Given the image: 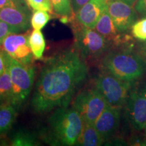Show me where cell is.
<instances>
[{"instance_id":"6da1fadb","label":"cell","mask_w":146,"mask_h":146,"mask_svg":"<svg viewBox=\"0 0 146 146\" xmlns=\"http://www.w3.org/2000/svg\"><path fill=\"white\" fill-rule=\"evenodd\" d=\"M88 68L76 50H69L49 58L42 66L31 99L36 113L43 114L67 107L86 80Z\"/></svg>"},{"instance_id":"7a4b0ae2","label":"cell","mask_w":146,"mask_h":146,"mask_svg":"<svg viewBox=\"0 0 146 146\" xmlns=\"http://www.w3.org/2000/svg\"><path fill=\"white\" fill-rule=\"evenodd\" d=\"M83 120L72 107L55 109L48 120L45 139L53 145H74L81 134Z\"/></svg>"},{"instance_id":"3957f363","label":"cell","mask_w":146,"mask_h":146,"mask_svg":"<svg viewBox=\"0 0 146 146\" xmlns=\"http://www.w3.org/2000/svg\"><path fill=\"white\" fill-rule=\"evenodd\" d=\"M104 70L123 81L131 82L141 78L146 71L145 61L130 52H112L102 61Z\"/></svg>"},{"instance_id":"277c9868","label":"cell","mask_w":146,"mask_h":146,"mask_svg":"<svg viewBox=\"0 0 146 146\" xmlns=\"http://www.w3.org/2000/svg\"><path fill=\"white\" fill-rule=\"evenodd\" d=\"M5 56L12 85L11 104L18 110L30 95L34 84L35 72L32 66L20 63L5 52Z\"/></svg>"},{"instance_id":"5b68a950","label":"cell","mask_w":146,"mask_h":146,"mask_svg":"<svg viewBox=\"0 0 146 146\" xmlns=\"http://www.w3.org/2000/svg\"><path fill=\"white\" fill-rule=\"evenodd\" d=\"M95 89L105 98L109 105L121 107L127 101L131 83L116 77L104 70L95 78Z\"/></svg>"},{"instance_id":"8992f818","label":"cell","mask_w":146,"mask_h":146,"mask_svg":"<svg viewBox=\"0 0 146 146\" xmlns=\"http://www.w3.org/2000/svg\"><path fill=\"white\" fill-rule=\"evenodd\" d=\"M74 33L76 50L83 58H98L107 50L108 39L94 29L78 23Z\"/></svg>"},{"instance_id":"52a82bcc","label":"cell","mask_w":146,"mask_h":146,"mask_svg":"<svg viewBox=\"0 0 146 146\" xmlns=\"http://www.w3.org/2000/svg\"><path fill=\"white\" fill-rule=\"evenodd\" d=\"M108 105L105 98L94 88L81 91L74 98L72 107L79 113L84 123L94 125Z\"/></svg>"},{"instance_id":"ba28073f","label":"cell","mask_w":146,"mask_h":146,"mask_svg":"<svg viewBox=\"0 0 146 146\" xmlns=\"http://www.w3.org/2000/svg\"><path fill=\"white\" fill-rule=\"evenodd\" d=\"M0 47L20 63L31 66L34 56L29 45L27 34L11 33L5 37Z\"/></svg>"},{"instance_id":"9c48e42d","label":"cell","mask_w":146,"mask_h":146,"mask_svg":"<svg viewBox=\"0 0 146 146\" xmlns=\"http://www.w3.org/2000/svg\"><path fill=\"white\" fill-rule=\"evenodd\" d=\"M127 115L135 129L141 131L146 127V85L133 91L127 99Z\"/></svg>"},{"instance_id":"30bf717a","label":"cell","mask_w":146,"mask_h":146,"mask_svg":"<svg viewBox=\"0 0 146 146\" xmlns=\"http://www.w3.org/2000/svg\"><path fill=\"white\" fill-rule=\"evenodd\" d=\"M106 9L118 32L126 31L135 23L136 12L133 6L121 0H108Z\"/></svg>"},{"instance_id":"8fae6325","label":"cell","mask_w":146,"mask_h":146,"mask_svg":"<svg viewBox=\"0 0 146 146\" xmlns=\"http://www.w3.org/2000/svg\"><path fill=\"white\" fill-rule=\"evenodd\" d=\"M31 18L30 11L27 5L7 6L0 9V21L12 27L17 33L30 28Z\"/></svg>"},{"instance_id":"7c38bea8","label":"cell","mask_w":146,"mask_h":146,"mask_svg":"<svg viewBox=\"0 0 146 146\" xmlns=\"http://www.w3.org/2000/svg\"><path fill=\"white\" fill-rule=\"evenodd\" d=\"M121 107L108 105L94 123L95 127L106 141L113 135L120 124Z\"/></svg>"},{"instance_id":"4fadbf2b","label":"cell","mask_w":146,"mask_h":146,"mask_svg":"<svg viewBox=\"0 0 146 146\" xmlns=\"http://www.w3.org/2000/svg\"><path fill=\"white\" fill-rule=\"evenodd\" d=\"M108 0H89L75 13L78 23L87 28L95 29L100 16L106 8Z\"/></svg>"},{"instance_id":"5bb4252c","label":"cell","mask_w":146,"mask_h":146,"mask_svg":"<svg viewBox=\"0 0 146 146\" xmlns=\"http://www.w3.org/2000/svg\"><path fill=\"white\" fill-rule=\"evenodd\" d=\"M105 141L102 137L94 125L84 123L81 133L76 145L82 146H100Z\"/></svg>"},{"instance_id":"9a60e30c","label":"cell","mask_w":146,"mask_h":146,"mask_svg":"<svg viewBox=\"0 0 146 146\" xmlns=\"http://www.w3.org/2000/svg\"><path fill=\"white\" fill-rule=\"evenodd\" d=\"M95 30L106 39H113L117 37L118 29L115 26L112 18L110 16L106 8L97 23Z\"/></svg>"},{"instance_id":"2e32d148","label":"cell","mask_w":146,"mask_h":146,"mask_svg":"<svg viewBox=\"0 0 146 146\" xmlns=\"http://www.w3.org/2000/svg\"><path fill=\"white\" fill-rule=\"evenodd\" d=\"M17 111L10 103L0 105V135L11 129L17 116Z\"/></svg>"},{"instance_id":"e0dca14e","label":"cell","mask_w":146,"mask_h":146,"mask_svg":"<svg viewBox=\"0 0 146 146\" xmlns=\"http://www.w3.org/2000/svg\"><path fill=\"white\" fill-rule=\"evenodd\" d=\"M29 43L35 59H41L44 53L46 43L44 36L41 31L34 29L31 33L29 35Z\"/></svg>"},{"instance_id":"ac0fdd59","label":"cell","mask_w":146,"mask_h":146,"mask_svg":"<svg viewBox=\"0 0 146 146\" xmlns=\"http://www.w3.org/2000/svg\"><path fill=\"white\" fill-rule=\"evenodd\" d=\"M12 96V85L8 68L0 75V105L10 103Z\"/></svg>"},{"instance_id":"d6986e66","label":"cell","mask_w":146,"mask_h":146,"mask_svg":"<svg viewBox=\"0 0 146 146\" xmlns=\"http://www.w3.org/2000/svg\"><path fill=\"white\" fill-rule=\"evenodd\" d=\"M36 136L26 131L20 130L13 136L12 145L14 146H33L37 145Z\"/></svg>"},{"instance_id":"ffe728a7","label":"cell","mask_w":146,"mask_h":146,"mask_svg":"<svg viewBox=\"0 0 146 146\" xmlns=\"http://www.w3.org/2000/svg\"><path fill=\"white\" fill-rule=\"evenodd\" d=\"M51 3L55 13L62 17L70 18L74 14L72 0H51Z\"/></svg>"},{"instance_id":"44dd1931","label":"cell","mask_w":146,"mask_h":146,"mask_svg":"<svg viewBox=\"0 0 146 146\" xmlns=\"http://www.w3.org/2000/svg\"><path fill=\"white\" fill-rule=\"evenodd\" d=\"M51 18L50 14L44 10H34L31 18V24L34 29L41 31L48 23Z\"/></svg>"},{"instance_id":"7402d4cb","label":"cell","mask_w":146,"mask_h":146,"mask_svg":"<svg viewBox=\"0 0 146 146\" xmlns=\"http://www.w3.org/2000/svg\"><path fill=\"white\" fill-rule=\"evenodd\" d=\"M131 31L137 39L146 41V18L133 24L131 27Z\"/></svg>"},{"instance_id":"603a6c76","label":"cell","mask_w":146,"mask_h":146,"mask_svg":"<svg viewBox=\"0 0 146 146\" xmlns=\"http://www.w3.org/2000/svg\"><path fill=\"white\" fill-rule=\"evenodd\" d=\"M28 6L33 10H44L52 13L53 8L51 0H25Z\"/></svg>"},{"instance_id":"cb8c5ba5","label":"cell","mask_w":146,"mask_h":146,"mask_svg":"<svg viewBox=\"0 0 146 146\" xmlns=\"http://www.w3.org/2000/svg\"><path fill=\"white\" fill-rule=\"evenodd\" d=\"M11 33H17L16 31L10 25L0 21V47L7 36Z\"/></svg>"},{"instance_id":"d4e9b609","label":"cell","mask_w":146,"mask_h":146,"mask_svg":"<svg viewBox=\"0 0 146 146\" xmlns=\"http://www.w3.org/2000/svg\"><path fill=\"white\" fill-rule=\"evenodd\" d=\"M26 5L25 0H0V9L7 6Z\"/></svg>"},{"instance_id":"484cf974","label":"cell","mask_w":146,"mask_h":146,"mask_svg":"<svg viewBox=\"0 0 146 146\" xmlns=\"http://www.w3.org/2000/svg\"><path fill=\"white\" fill-rule=\"evenodd\" d=\"M135 9L142 16L146 17V0H137Z\"/></svg>"},{"instance_id":"4316f807","label":"cell","mask_w":146,"mask_h":146,"mask_svg":"<svg viewBox=\"0 0 146 146\" xmlns=\"http://www.w3.org/2000/svg\"><path fill=\"white\" fill-rule=\"evenodd\" d=\"M7 68L6 59H5V52L0 50V75L5 72Z\"/></svg>"},{"instance_id":"83f0119b","label":"cell","mask_w":146,"mask_h":146,"mask_svg":"<svg viewBox=\"0 0 146 146\" xmlns=\"http://www.w3.org/2000/svg\"><path fill=\"white\" fill-rule=\"evenodd\" d=\"M89 1V0H72V8L74 14H75L80 8H81L85 3L88 2Z\"/></svg>"},{"instance_id":"f1b7e54d","label":"cell","mask_w":146,"mask_h":146,"mask_svg":"<svg viewBox=\"0 0 146 146\" xmlns=\"http://www.w3.org/2000/svg\"><path fill=\"white\" fill-rule=\"evenodd\" d=\"M121 1H123L124 2L127 3L128 4L133 6V5H134L135 3H136L137 1V0H121Z\"/></svg>"},{"instance_id":"f546056e","label":"cell","mask_w":146,"mask_h":146,"mask_svg":"<svg viewBox=\"0 0 146 146\" xmlns=\"http://www.w3.org/2000/svg\"><path fill=\"white\" fill-rule=\"evenodd\" d=\"M143 49H144V51H145V52L146 53V41H145V44L143 45Z\"/></svg>"},{"instance_id":"4dcf8cb0","label":"cell","mask_w":146,"mask_h":146,"mask_svg":"<svg viewBox=\"0 0 146 146\" xmlns=\"http://www.w3.org/2000/svg\"><path fill=\"white\" fill-rule=\"evenodd\" d=\"M145 131H146V127H145Z\"/></svg>"}]
</instances>
